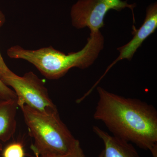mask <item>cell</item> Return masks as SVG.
<instances>
[{
  "instance_id": "6da1fadb",
  "label": "cell",
  "mask_w": 157,
  "mask_h": 157,
  "mask_svg": "<svg viewBox=\"0 0 157 157\" xmlns=\"http://www.w3.org/2000/svg\"><path fill=\"white\" fill-rule=\"evenodd\" d=\"M95 120L113 136L149 150L157 157V111L152 105L135 98L116 94L99 86Z\"/></svg>"
},
{
  "instance_id": "7a4b0ae2",
  "label": "cell",
  "mask_w": 157,
  "mask_h": 157,
  "mask_svg": "<svg viewBox=\"0 0 157 157\" xmlns=\"http://www.w3.org/2000/svg\"><path fill=\"white\" fill-rule=\"evenodd\" d=\"M104 39L100 31L90 33L87 43L81 50L68 55L52 46L36 50L11 46L7 55L11 59H23L32 64L42 75L50 79H58L73 68L86 69L94 63L104 47Z\"/></svg>"
},
{
  "instance_id": "3957f363",
  "label": "cell",
  "mask_w": 157,
  "mask_h": 157,
  "mask_svg": "<svg viewBox=\"0 0 157 157\" xmlns=\"http://www.w3.org/2000/svg\"><path fill=\"white\" fill-rule=\"evenodd\" d=\"M19 107L34 139L31 148L34 153L39 155L65 154L79 143L62 121L58 111L43 112L26 105Z\"/></svg>"
},
{
  "instance_id": "277c9868",
  "label": "cell",
  "mask_w": 157,
  "mask_h": 157,
  "mask_svg": "<svg viewBox=\"0 0 157 157\" xmlns=\"http://www.w3.org/2000/svg\"><path fill=\"white\" fill-rule=\"evenodd\" d=\"M2 80L13 89L17 97L18 107L26 105L43 112L58 111L44 82L33 72H28L20 76L11 71Z\"/></svg>"
},
{
  "instance_id": "5b68a950",
  "label": "cell",
  "mask_w": 157,
  "mask_h": 157,
  "mask_svg": "<svg viewBox=\"0 0 157 157\" xmlns=\"http://www.w3.org/2000/svg\"><path fill=\"white\" fill-rule=\"evenodd\" d=\"M135 3L129 4L127 0H78L71 9V21L77 29L88 28L90 33L98 32L104 26V19L111 9L121 11L125 8L132 10L135 21Z\"/></svg>"
},
{
  "instance_id": "8992f818",
  "label": "cell",
  "mask_w": 157,
  "mask_h": 157,
  "mask_svg": "<svg viewBox=\"0 0 157 157\" xmlns=\"http://www.w3.org/2000/svg\"><path fill=\"white\" fill-rule=\"evenodd\" d=\"M157 28V4L155 3L147 7L146 17L142 25L138 29H134V37L126 45L117 48L119 56L107 68L106 72L100 80L113 65L119 61L124 59L131 60L137 49L141 46L144 40L153 33Z\"/></svg>"
},
{
  "instance_id": "52a82bcc",
  "label": "cell",
  "mask_w": 157,
  "mask_h": 157,
  "mask_svg": "<svg viewBox=\"0 0 157 157\" xmlns=\"http://www.w3.org/2000/svg\"><path fill=\"white\" fill-rule=\"evenodd\" d=\"M94 133L104 144L103 157H140L132 144L109 135L99 127H93Z\"/></svg>"
},
{
  "instance_id": "ba28073f",
  "label": "cell",
  "mask_w": 157,
  "mask_h": 157,
  "mask_svg": "<svg viewBox=\"0 0 157 157\" xmlns=\"http://www.w3.org/2000/svg\"><path fill=\"white\" fill-rule=\"evenodd\" d=\"M18 106L15 100H0V150L2 143L8 141L16 132Z\"/></svg>"
},
{
  "instance_id": "9c48e42d",
  "label": "cell",
  "mask_w": 157,
  "mask_h": 157,
  "mask_svg": "<svg viewBox=\"0 0 157 157\" xmlns=\"http://www.w3.org/2000/svg\"><path fill=\"white\" fill-rule=\"evenodd\" d=\"M24 150L22 144L13 143L6 147L3 152V157H25Z\"/></svg>"
},
{
  "instance_id": "30bf717a",
  "label": "cell",
  "mask_w": 157,
  "mask_h": 157,
  "mask_svg": "<svg viewBox=\"0 0 157 157\" xmlns=\"http://www.w3.org/2000/svg\"><path fill=\"white\" fill-rule=\"evenodd\" d=\"M0 100H15L17 97L13 90L6 85L0 79Z\"/></svg>"
},
{
  "instance_id": "8fae6325",
  "label": "cell",
  "mask_w": 157,
  "mask_h": 157,
  "mask_svg": "<svg viewBox=\"0 0 157 157\" xmlns=\"http://www.w3.org/2000/svg\"><path fill=\"white\" fill-rule=\"evenodd\" d=\"M37 157H85L84 152L82 150L80 142L77 144L75 148L68 153L62 155H39L37 154L34 153Z\"/></svg>"
},
{
  "instance_id": "7c38bea8",
  "label": "cell",
  "mask_w": 157,
  "mask_h": 157,
  "mask_svg": "<svg viewBox=\"0 0 157 157\" xmlns=\"http://www.w3.org/2000/svg\"><path fill=\"white\" fill-rule=\"evenodd\" d=\"M6 21V17L2 11H0V28ZM11 70L7 67L4 61L1 52H0V79H2L4 76L11 72Z\"/></svg>"
},
{
  "instance_id": "4fadbf2b",
  "label": "cell",
  "mask_w": 157,
  "mask_h": 157,
  "mask_svg": "<svg viewBox=\"0 0 157 157\" xmlns=\"http://www.w3.org/2000/svg\"><path fill=\"white\" fill-rule=\"evenodd\" d=\"M103 151H102L101 153V154H100L99 155V156H98V157H103Z\"/></svg>"
},
{
  "instance_id": "5bb4252c",
  "label": "cell",
  "mask_w": 157,
  "mask_h": 157,
  "mask_svg": "<svg viewBox=\"0 0 157 157\" xmlns=\"http://www.w3.org/2000/svg\"><path fill=\"white\" fill-rule=\"evenodd\" d=\"M35 156H36V157H37L36 155H35Z\"/></svg>"
}]
</instances>
